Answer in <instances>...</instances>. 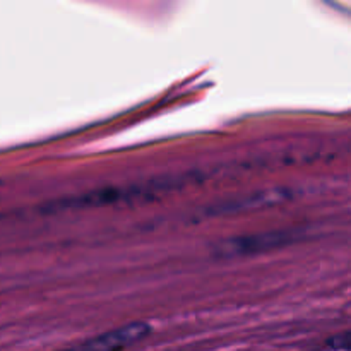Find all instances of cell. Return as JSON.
I'll list each match as a JSON object with an SVG mask.
<instances>
[{
  "instance_id": "6da1fadb",
  "label": "cell",
  "mask_w": 351,
  "mask_h": 351,
  "mask_svg": "<svg viewBox=\"0 0 351 351\" xmlns=\"http://www.w3.org/2000/svg\"><path fill=\"white\" fill-rule=\"evenodd\" d=\"M151 331L153 328L147 322H129V324L120 326L112 331H105L101 335L86 339V341L58 351H127L139 341L146 339Z\"/></svg>"
},
{
  "instance_id": "7a4b0ae2",
  "label": "cell",
  "mask_w": 351,
  "mask_h": 351,
  "mask_svg": "<svg viewBox=\"0 0 351 351\" xmlns=\"http://www.w3.org/2000/svg\"><path fill=\"white\" fill-rule=\"evenodd\" d=\"M293 242V233L283 232H266L257 235H242L235 239H226L216 245V256L228 259V257L256 256V254L267 252V250L280 249L287 243Z\"/></svg>"
},
{
  "instance_id": "3957f363",
  "label": "cell",
  "mask_w": 351,
  "mask_h": 351,
  "mask_svg": "<svg viewBox=\"0 0 351 351\" xmlns=\"http://www.w3.org/2000/svg\"><path fill=\"white\" fill-rule=\"evenodd\" d=\"M328 346L336 351H351V331L339 332L328 339Z\"/></svg>"
}]
</instances>
